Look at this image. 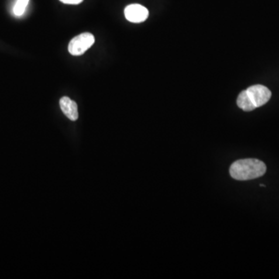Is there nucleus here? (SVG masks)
Wrapping results in <instances>:
<instances>
[{
    "label": "nucleus",
    "instance_id": "obj_4",
    "mask_svg": "<svg viewBox=\"0 0 279 279\" xmlns=\"http://www.w3.org/2000/svg\"><path fill=\"white\" fill-rule=\"evenodd\" d=\"M125 18L132 22H142L148 18L149 12L146 8L139 4L128 6L124 10Z\"/></svg>",
    "mask_w": 279,
    "mask_h": 279
},
{
    "label": "nucleus",
    "instance_id": "obj_3",
    "mask_svg": "<svg viewBox=\"0 0 279 279\" xmlns=\"http://www.w3.org/2000/svg\"><path fill=\"white\" fill-rule=\"evenodd\" d=\"M95 43V38L91 33H82L73 38L68 45L69 53L80 56L90 49Z\"/></svg>",
    "mask_w": 279,
    "mask_h": 279
},
{
    "label": "nucleus",
    "instance_id": "obj_7",
    "mask_svg": "<svg viewBox=\"0 0 279 279\" xmlns=\"http://www.w3.org/2000/svg\"><path fill=\"white\" fill-rule=\"evenodd\" d=\"M60 2L66 4H72V5H77L81 4L83 0H60Z\"/></svg>",
    "mask_w": 279,
    "mask_h": 279
},
{
    "label": "nucleus",
    "instance_id": "obj_6",
    "mask_svg": "<svg viewBox=\"0 0 279 279\" xmlns=\"http://www.w3.org/2000/svg\"><path fill=\"white\" fill-rule=\"evenodd\" d=\"M28 2H29V0H18V2L14 8V14L18 16L22 15L28 6Z\"/></svg>",
    "mask_w": 279,
    "mask_h": 279
},
{
    "label": "nucleus",
    "instance_id": "obj_5",
    "mask_svg": "<svg viewBox=\"0 0 279 279\" xmlns=\"http://www.w3.org/2000/svg\"><path fill=\"white\" fill-rule=\"evenodd\" d=\"M60 107L62 112L64 115L71 120L72 121L77 120L78 118V106L76 102L71 98L67 96L62 97L60 100Z\"/></svg>",
    "mask_w": 279,
    "mask_h": 279
},
{
    "label": "nucleus",
    "instance_id": "obj_1",
    "mask_svg": "<svg viewBox=\"0 0 279 279\" xmlns=\"http://www.w3.org/2000/svg\"><path fill=\"white\" fill-rule=\"evenodd\" d=\"M267 167L262 160L254 158L238 160L232 163L230 174L232 178L239 181L254 180L266 174Z\"/></svg>",
    "mask_w": 279,
    "mask_h": 279
},
{
    "label": "nucleus",
    "instance_id": "obj_2",
    "mask_svg": "<svg viewBox=\"0 0 279 279\" xmlns=\"http://www.w3.org/2000/svg\"><path fill=\"white\" fill-rule=\"evenodd\" d=\"M270 96L272 92L267 87L255 84L240 93L238 106L243 110L249 112L267 104Z\"/></svg>",
    "mask_w": 279,
    "mask_h": 279
}]
</instances>
